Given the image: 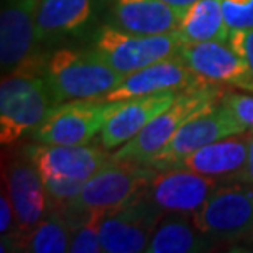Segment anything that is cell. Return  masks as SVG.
I'll return each instance as SVG.
<instances>
[{"mask_svg": "<svg viewBox=\"0 0 253 253\" xmlns=\"http://www.w3.org/2000/svg\"><path fill=\"white\" fill-rule=\"evenodd\" d=\"M104 215H94L84 225L78 227L71 234L69 252L73 253H99L102 252V244H100L99 227Z\"/></svg>", "mask_w": 253, "mask_h": 253, "instance_id": "cell-23", "label": "cell"}, {"mask_svg": "<svg viewBox=\"0 0 253 253\" xmlns=\"http://www.w3.org/2000/svg\"><path fill=\"white\" fill-rule=\"evenodd\" d=\"M240 133H245L244 125L235 119L229 107L220 102L181 125L169 143L151 160L150 166H153L156 171L171 168L202 146Z\"/></svg>", "mask_w": 253, "mask_h": 253, "instance_id": "cell-9", "label": "cell"}, {"mask_svg": "<svg viewBox=\"0 0 253 253\" xmlns=\"http://www.w3.org/2000/svg\"><path fill=\"white\" fill-rule=\"evenodd\" d=\"M46 54L42 53L2 79V87H0L2 145H10L23 135L32 133L46 117L48 110L56 104L43 73Z\"/></svg>", "mask_w": 253, "mask_h": 253, "instance_id": "cell-2", "label": "cell"}, {"mask_svg": "<svg viewBox=\"0 0 253 253\" xmlns=\"http://www.w3.org/2000/svg\"><path fill=\"white\" fill-rule=\"evenodd\" d=\"M89 48L92 51L124 76L161 59L176 56L183 44L176 32L163 35H135L104 22L99 23L89 35Z\"/></svg>", "mask_w": 253, "mask_h": 253, "instance_id": "cell-5", "label": "cell"}, {"mask_svg": "<svg viewBox=\"0 0 253 253\" xmlns=\"http://www.w3.org/2000/svg\"><path fill=\"white\" fill-rule=\"evenodd\" d=\"M161 2H165L166 5H169V7L176 8L181 13H186L197 0H161Z\"/></svg>", "mask_w": 253, "mask_h": 253, "instance_id": "cell-29", "label": "cell"}, {"mask_svg": "<svg viewBox=\"0 0 253 253\" xmlns=\"http://www.w3.org/2000/svg\"><path fill=\"white\" fill-rule=\"evenodd\" d=\"M178 56L206 83L252 90L250 71L230 44L227 46V43L220 42L183 43Z\"/></svg>", "mask_w": 253, "mask_h": 253, "instance_id": "cell-16", "label": "cell"}, {"mask_svg": "<svg viewBox=\"0 0 253 253\" xmlns=\"http://www.w3.org/2000/svg\"><path fill=\"white\" fill-rule=\"evenodd\" d=\"M222 184L219 178L173 166L158 171L143 194L163 214H194Z\"/></svg>", "mask_w": 253, "mask_h": 253, "instance_id": "cell-11", "label": "cell"}, {"mask_svg": "<svg viewBox=\"0 0 253 253\" xmlns=\"http://www.w3.org/2000/svg\"><path fill=\"white\" fill-rule=\"evenodd\" d=\"M250 138L252 133L249 136H242V133L227 136L196 150L174 166L196 171L211 178H230L235 181L237 174L240 173L247 161Z\"/></svg>", "mask_w": 253, "mask_h": 253, "instance_id": "cell-19", "label": "cell"}, {"mask_svg": "<svg viewBox=\"0 0 253 253\" xmlns=\"http://www.w3.org/2000/svg\"><path fill=\"white\" fill-rule=\"evenodd\" d=\"M7 183L18 224V230L7 237V244L22 247L25 237L49 214L51 197L44 188L37 166L25 153L10 166Z\"/></svg>", "mask_w": 253, "mask_h": 253, "instance_id": "cell-12", "label": "cell"}, {"mask_svg": "<svg viewBox=\"0 0 253 253\" xmlns=\"http://www.w3.org/2000/svg\"><path fill=\"white\" fill-rule=\"evenodd\" d=\"M104 23L135 35H163L179 28L184 13L161 0H100Z\"/></svg>", "mask_w": 253, "mask_h": 253, "instance_id": "cell-17", "label": "cell"}, {"mask_svg": "<svg viewBox=\"0 0 253 253\" xmlns=\"http://www.w3.org/2000/svg\"><path fill=\"white\" fill-rule=\"evenodd\" d=\"M235 181H240V183L253 186V135L250 138V146H249V155H247V161H245L244 168L240 169V173L237 174Z\"/></svg>", "mask_w": 253, "mask_h": 253, "instance_id": "cell-28", "label": "cell"}, {"mask_svg": "<svg viewBox=\"0 0 253 253\" xmlns=\"http://www.w3.org/2000/svg\"><path fill=\"white\" fill-rule=\"evenodd\" d=\"M165 214L143 192L100 220L99 234L105 253L146 252L151 235Z\"/></svg>", "mask_w": 253, "mask_h": 253, "instance_id": "cell-8", "label": "cell"}, {"mask_svg": "<svg viewBox=\"0 0 253 253\" xmlns=\"http://www.w3.org/2000/svg\"><path fill=\"white\" fill-rule=\"evenodd\" d=\"M225 90L222 85L206 84L201 87L183 90L168 109L158 114L151 122L126 141L112 155L114 160H133L150 165L151 160L169 143L179 126L194 115L220 104Z\"/></svg>", "mask_w": 253, "mask_h": 253, "instance_id": "cell-4", "label": "cell"}, {"mask_svg": "<svg viewBox=\"0 0 253 253\" xmlns=\"http://www.w3.org/2000/svg\"><path fill=\"white\" fill-rule=\"evenodd\" d=\"M219 244L197 229L191 214H165L148 244V253L211 252Z\"/></svg>", "mask_w": 253, "mask_h": 253, "instance_id": "cell-20", "label": "cell"}, {"mask_svg": "<svg viewBox=\"0 0 253 253\" xmlns=\"http://www.w3.org/2000/svg\"><path fill=\"white\" fill-rule=\"evenodd\" d=\"M229 44L244 59L247 68H249L250 79H252V92H253V28L234 30V32H230Z\"/></svg>", "mask_w": 253, "mask_h": 253, "instance_id": "cell-26", "label": "cell"}, {"mask_svg": "<svg viewBox=\"0 0 253 253\" xmlns=\"http://www.w3.org/2000/svg\"><path fill=\"white\" fill-rule=\"evenodd\" d=\"M100 0H38L37 42L40 46L54 48L71 38L90 35Z\"/></svg>", "mask_w": 253, "mask_h": 253, "instance_id": "cell-13", "label": "cell"}, {"mask_svg": "<svg viewBox=\"0 0 253 253\" xmlns=\"http://www.w3.org/2000/svg\"><path fill=\"white\" fill-rule=\"evenodd\" d=\"M192 220L215 242L253 239L252 184H222L192 214Z\"/></svg>", "mask_w": 253, "mask_h": 253, "instance_id": "cell-6", "label": "cell"}, {"mask_svg": "<svg viewBox=\"0 0 253 253\" xmlns=\"http://www.w3.org/2000/svg\"><path fill=\"white\" fill-rule=\"evenodd\" d=\"M37 5L38 0H3L0 15V63L3 74L42 54L37 42Z\"/></svg>", "mask_w": 253, "mask_h": 253, "instance_id": "cell-14", "label": "cell"}, {"mask_svg": "<svg viewBox=\"0 0 253 253\" xmlns=\"http://www.w3.org/2000/svg\"><path fill=\"white\" fill-rule=\"evenodd\" d=\"M222 10L230 32L253 28V0H222Z\"/></svg>", "mask_w": 253, "mask_h": 253, "instance_id": "cell-24", "label": "cell"}, {"mask_svg": "<svg viewBox=\"0 0 253 253\" xmlns=\"http://www.w3.org/2000/svg\"><path fill=\"white\" fill-rule=\"evenodd\" d=\"M13 204L8 194H2L0 197V232H2V239L10 235V229H12V220H13Z\"/></svg>", "mask_w": 253, "mask_h": 253, "instance_id": "cell-27", "label": "cell"}, {"mask_svg": "<svg viewBox=\"0 0 253 253\" xmlns=\"http://www.w3.org/2000/svg\"><path fill=\"white\" fill-rule=\"evenodd\" d=\"M176 35L183 43H229L230 28L224 18L222 0H197L184 13Z\"/></svg>", "mask_w": 253, "mask_h": 253, "instance_id": "cell-21", "label": "cell"}, {"mask_svg": "<svg viewBox=\"0 0 253 253\" xmlns=\"http://www.w3.org/2000/svg\"><path fill=\"white\" fill-rule=\"evenodd\" d=\"M179 94L181 92L176 90H166V92L122 100L100 130V145L105 150L125 145L138 131L143 130L156 115L168 109Z\"/></svg>", "mask_w": 253, "mask_h": 253, "instance_id": "cell-18", "label": "cell"}, {"mask_svg": "<svg viewBox=\"0 0 253 253\" xmlns=\"http://www.w3.org/2000/svg\"><path fill=\"white\" fill-rule=\"evenodd\" d=\"M71 227L64 219L63 212L51 207L49 214L25 237L22 250L33 253H63L69 252Z\"/></svg>", "mask_w": 253, "mask_h": 253, "instance_id": "cell-22", "label": "cell"}, {"mask_svg": "<svg viewBox=\"0 0 253 253\" xmlns=\"http://www.w3.org/2000/svg\"><path fill=\"white\" fill-rule=\"evenodd\" d=\"M206 84L209 83L202 81L199 76L192 73L176 54V56L161 59V61L145 66V68L125 76L122 83L110 90L109 94H105L100 100L122 102V100L156 92H166V90L183 92V90L196 89Z\"/></svg>", "mask_w": 253, "mask_h": 253, "instance_id": "cell-15", "label": "cell"}, {"mask_svg": "<svg viewBox=\"0 0 253 253\" xmlns=\"http://www.w3.org/2000/svg\"><path fill=\"white\" fill-rule=\"evenodd\" d=\"M156 173L153 166L140 161L112 158L83 186L74 199L51 206L63 212L73 232L94 215H105L138 197Z\"/></svg>", "mask_w": 253, "mask_h": 253, "instance_id": "cell-1", "label": "cell"}, {"mask_svg": "<svg viewBox=\"0 0 253 253\" xmlns=\"http://www.w3.org/2000/svg\"><path fill=\"white\" fill-rule=\"evenodd\" d=\"M119 104L104 100L54 104L42 124L30 133V138L44 145H87L102 130Z\"/></svg>", "mask_w": 253, "mask_h": 253, "instance_id": "cell-7", "label": "cell"}, {"mask_svg": "<svg viewBox=\"0 0 253 253\" xmlns=\"http://www.w3.org/2000/svg\"><path fill=\"white\" fill-rule=\"evenodd\" d=\"M43 73L56 104L68 100H100L125 78L90 48L71 46H61L48 53Z\"/></svg>", "mask_w": 253, "mask_h": 253, "instance_id": "cell-3", "label": "cell"}, {"mask_svg": "<svg viewBox=\"0 0 253 253\" xmlns=\"http://www.w3.org/2000/svg\"><path fill=\"white\" fill-rule=\"evenodd\" d=\"M25 155L37 166L43 183L66 181L85 184L112 155L102 145H28Z\"/></svg>", "mask_w": 253, "mask_h": 253, "instance_id": "cell-10", "label": "cell"}, {"mask_svg": "<svg viewBox=\"0 0 253 253\" xmlns=\"http://www.w3.org/2000/svg\"><path fill=\"white\" fill-rule=\"evenodd\" d=\"M220 102L230 109V112L235 115V119L244 125L245 131L253 135V95L225 92L222 95Z\"/></svg>", "mask_w": 253, "mask_h": 253, "instance_id": "cell-25", "label": "cell"}]
</instances>
